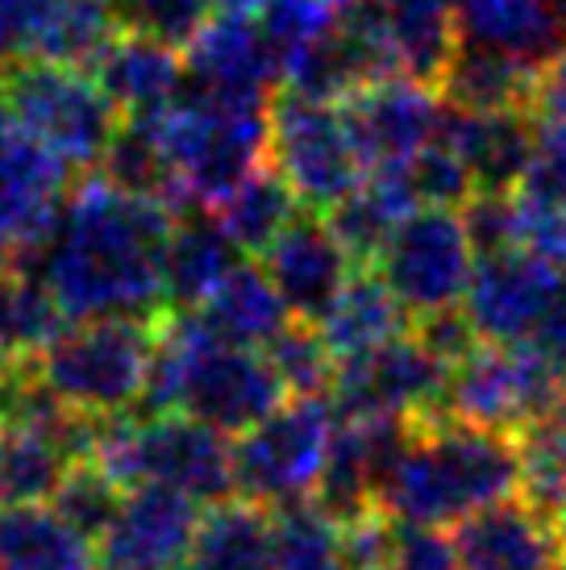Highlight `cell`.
Wrapping results in <instances>:
<instances>
[{"mask_svg": "<svg viewBox=\"0 0 566 570\" xmlns=\"http://www.w3.org/2000/svg\"><path fill=\"white\" fill-rule=\"evenodd\" d=\"M172 171L175 208H217L251 175L267 167L271 109L179 96L172 109L150 117Z\"/></svg>", "mask_w": 566, "mask_h": 570, "instance_id": "5b68a950", "label": "cell"}, {"mask_svg": "<svg viewBox=\"0 0 566 570\" xmlns=\"http://www.w3.org/2000/svg\"><path fill=\"white\" fill-rule=\"evenodd\" d=\"M92 462L121 491L167 488L196 504H221L237 495L234 438L192 421L184 412L113 416L96 425Z\"/></svg>", "mask_w": 566, "mask_h": 570, "instance_id": "277c9868", "label": "cell"}, {"mask_svg": "<svg viewBox=\"0 0 566 570\" xmlns=\"http://www.w3.org/2000/svg\"><path fill=\"white\" fill-rule=\"evenodd\" d=\"M121 33L113 0H47L30 30L26 59L92 71V63Z\"/></svg>", "mask_w": 566, "mask_h": 570, "instance_id": "f546056e", "label": "cell"}, {"mask_svg": "<svg viewBox=\"0 0 566 570\" xmlns=\"http://www.w3.org/2000/svg\"><path fill=\"white\" fill-rule=\"evenodd\" d=\"M367 171H400L438 138L446 100L433 83L383 76L342 105Z\"/></svg>", "mask_w": 566, "mask_h": 570, "instance_id": "2e32d148", "label": "cell"}, {"mask_svg": "<svg viewBox=\"0 0 566 570\" xmlns=\"http://www.w3.org/2000/svg\"><path fill=\"white\" fill-rule=\"evenodd\" d=\"M525 200V196H520ZM529 208V238H525V250H537L546 263L566 275V205L563 208H537L525 200Z\"/></svg>", "mask_w": 566, "mask_h": 570, "instance_id": "b9f144b4", "label": "cell"}, {"mask_svg": "<svg viewBox=\"0 0 566 570\" xmlns=\"http://www.w3.org/2000/svg\"><path fill=\"white\" fill-rule=\"evenodd\" d=\"M342 26L362 38L383 76L438 88L458 42V0H342Z\"/></svg>", "mask_w": 566, "mask_h": 570, "instance_id": "4fadbf2b", "label": "cell"}, {"mask_svg": "<svg viewBox=\"0 0 566 570\" xmlns=\"http://www.w3.org/2000/svg\"><path fill=\"white\" fill-rule=\"evenodd\" d=\"M271 570H354L347 524L330 517L316 500L280 508Z\"/></svg>", "mask_w": 566, "mask_h": 570, "instance_id": "d6a6232c", "label": "cell"}, {"mask_svg": "<svg viewBox=\"0 0 566 570\" xmlns=\"http://www.w3.org/2000/svg\"><path fill=\"white\" fill-rule=\"evenodd\" d=\"M558 529H563V538H566V500H563V508H558Z\"/></svg>", "mask_w": 566, "mask_h": 570, "instance_id": "ee69618b", "label": "cell"}, {"mask_svg": "<svg viewBox=\"0 0 566 570\" xmlns=\"http://www.w3.org/2000/svg\"><path fill=\"white\" fill-rule=\"evenodd\" d=\"M458 570H563L566 538L558 517L534 504L529 495H513L475 512L455 529Z\"/></svg>", "mask_w": 566, "mask_h": 570, "instance_id": "ffe728a7", "label": "cell"}, {"mask_svg": "<svg viewBox=\"0 0 566 570\" xmlns=\"http://www.w3.org/2000/svg\"><path fill=\"white\" fill-rule=\"evenodd\" d=\"M126 500V491L117 488L92 459L88 462H76L67 479L59 483V491L50 495V504L64 512L67 521L76 524L79 533H88V538H105L109 533L113 517H117V508Z\"/></svg>", "mask_w": 566, "mask_h": 570, "instance_id": "74e56055", "label": "cell"}, {"mask_svg": "<svg viewBox=\"0 0 566 570\" xmlns=\"http://www.w3.org/2000/svg\"><path fill=\"white\" fill-rule=\"evenodd\" d=\"M300 208L304 205L296 200V191L287 188L271 167H263V171L251 175L237 191H230L213 213L225 225V234L237 242V250L267 254L271 242L296 222Z\"/></svg>", "mask_w": 566, "mask_h": 570, "instance_id": "1f68e13d", "label": "cell"}, {"mask_svg": "<svg viewBox=\"0 0 566 570\" xmlns=\"http://www.w3.org/2000/svg\"><path fill=\"white\" fill-rule=\"evenodd\" d=\"M563 570H566V562H563Z\"/></svg>", "mask_w": 566, "mask_h": 570, "instance_id": "bcb514c9", "label": "cell"}, {"mask_svg": "<svg viewBox=\"0 0 566 570\" xmlns=\"http://www.w3.org/2000/svg\"><path fill=\"white\" fill-rule=\"evenodd\" d=\"M155 346L158 333L146 321H79L33 358V371L71 412L113 421L146 404Z\"/></svg>", "mask_w": 566, "mask_h": 570, "instance_id": "8992f818", "label": "cell"}, {"mask_svg": "<svg viewBox=\"0 0 566 570\" xmlns=\"http://www.w3.org/2000/svg\"><path fill=\"white\" fill-rule=\"evenodd\" d=\"M287 400L267 350L230 346L192 317L175 313L158 330L155 371L146 387L150 412H184L225 438H242Z\"/></svg>", "mask_w": 566, "mask_h": 570, "instance_id": "3957f363", "label": "cell"}, {"mask_svg": "<svg viewBox=\"0 0 566 570\" xmlns=\"http://www.w3.org/2000/svg\"><path fill=\"white\" fill-rule=\"evenodd\" d=\"M338 409L325 396H287L234 442L237 495L263 508H292L316 500L330 466Z\"/></svg>", "mask_w": 566, "mask_h": 570, "instance_id": "ba28073f", "label": "cell"}, {"mask_svg": "<svg viewBox=\"0 0 566 570\" xmlns=\"http://www.w3.org/2000/svg\"><path fill=\"white\" fill-rule=\"evenodd\" d=\"M566 275L537 250L484 254L475 267L471 292L462 301V317L479 342L491 346H525L537 321L546 317Z\"/></svg>", "mask_w": 566, "mask_h": 570, "instance_id": "5bb4252c", "label": "cell"}, {"mask_svg": "<svg viewBox=\"0 0 566 570\" xmlns=\"http://www.w3.org/2000/svg\"><path fill=\"white\" fill-rule=\"evenodd\" d=\"M520 488L525 462L513 433L433 416L412 425L375 508L404 529H458L475 512L513 500Z\"/></svg>", "mask_w": 566, "mask_h": 570, "instance_id": "7a4b0ae2", "label": "cell"}, {"mask_svg": "<svg viewBox=\"0 0 566 570\" xmlns=\"http://www.w3.org/2000/svg\"><path fill=\"white\" fill-rule=\"evenodd\" d=\"M537 76L541 71L517 63V59H504L496 50L458 42L455 59H450L446 76L438 83V92L450 109H467V112L534 109Z\"/></svg>", "mask_w": 566, "mask_h": 570, "instance_id": "f1b7e54d", "label": "cell"}, {"mask_svg": "<svg viewBox=\"0 0 566 570\" xmlns=\"http://www.w3.org/2000/svg\"><path fill=\"white\" fill-rule=\"evenodd\" d=\"M251 17L258 33L267 38L280 76H287V67L296 63L304 50H313L321 38L338 30L342 0H258Z\"/></svg>", "mask_w": 566, "mask_h": 570, "instance_id": "e575fe53", "label": "cell"}, {"mask_svg": "<svg viewBox=\"0 0 566 570\" xmlns=\"http://www.w3.org/2000/svg\"><path fill=\"white\" fill-rule=\"evenodd\" d=\"M113 13H117L121 33H138L172 50H188L221 9L217 0H113Z\"/></svg>", "mask_w": 566, "mask_h": 570, "instance_id": "8d00e7d4", "label": "cell"}, {"mask_svg": "<svg viewBox=\"0 0 566 570\" xmlns=\"http://www.w3.org/2000/svg\"><path fill=\"white\" fill-rule=\"evenodd\" d=\"M525 462V495L558 517L566 500V380L554 400L517 433Z\"/></svg>", "mask_w": 566, "mask_h": 570, "instance_id": "836d02e7", "label": "cell"}, {"mask_svg": "<svg viewBox=\"0 0 566 570\" xmlns=\"http://www.w3.org/2000/svg\"><path fill=\"white\" fill-rule=\"evenodd\" d=\"M450 366L455 363L421 330H409L388 346L338 366L330 400L338 416H392L424 425L441 416Z\"/></svg>", "mask_w": 566, "mask_h": 570, "instance_id": "8fae6325", "label": "cell"}, {"mask_svg": "<svg viewBox=\"0 0 566 570\" xmlns=\"http://www.w3.org/2000/svg\"><path fill=\"white\" fill-rule=\"evenodd\" d=\"M275 512L251 500H221L205 512L192 541L188 570H271Z\"/></svg>", "mask_w": 566, "mask_h": 570, "instance_id": "4316f807", "label": "cell"}, {"mask_svg": "<svg viewBox=\"0 0 566 570\" xmlns=\"http://www.w3.org/2000/svg\"><path fill=\"white\" fill-rule=\"evenodd\" d=\"M525 350L537 354L558 380H566V284H563V292L554 296L550 308H546V317L537 321V330L529 333Z\"/></svg>", "mask_w": 566, "mask_h": 570, "instance_id": "ab89813d", "label": "cell"}, {"mask_svg": "<svg viewBox=\"0 0 566 570\" xmlns=\"http://www.w3.org/2000/svg\"><path fill=\"white\" fill-rule=\"evenodd\" d=\"M534 117L546 121V126H563L566 129V50L558 59L541 67L537 76V92H534Z\"/></svg>", "mask_w": 566, "mask_h": 570, "instance_id": "7bdbcfd3", "label": "cell"}, {"mask_svg": "<svg viewBox=\"0 0 566 570\" xmlns=\"http://www.w3.org/2000/svg\"><path fill=\"white\" fill-rule=\"evenodd\" d=\"M271 171L313 213H330L367 179L342 105L283 92L271 105Z\"/></svg>", "mask_w": 566, "mask_h": 570, "instance_id": "30bf717a", "label": "cell"}, {"mask_svg": "<svg viewBox=\"0 0 566 570\" xmlns=\"http://www.w3.org/2000/svg\"><path fill=\"white\" fill-rule=\"evenodd\" d=\"M383 570H458L455 541L441 529H404L396 524V541Z\"/></svg>", "mask_w": 566, "mask_h": 570, "instance_id": "f35d334b", "label": "cell"}, {"mask_svg": "<svg viewBox=\"0 0 566 570\" xmlns=\"http://www.w3.org/2000/svg\"><path fill=\"white\" fill-rule=\"evenodd\" d=\"M92 76L121 117H158L184 96L179 50L138 33H117L109 50L92 63Z\"/></svg>", "mask_w": 566, "mask_h": 570, "instance_id": "cb8c5ba5", "label": "cell"}, {"mask_svg": "<svg viewBox=\"0 0 566 570\" xmlns=\"http://www.w3.org/2000/svg\"><path fill=\"white\" fill-rule=\"evenodd\" d=\"M175 213L105 175L84 179L64 200L47 238L17 263L47 284L71 321H163V254Z\"/></svg>", "mask_w": 566, "mask_h": 570, "instance_id": "6da1fadb", "label": "cell"}, {"mask_svg": "<svg viewBox=\"0 0 566 570\" xmlns=\"http://www.w3.org/2000/svg\"><path fill=\"white\" fill-rule=\"evenodd\" d=\"M167 570H188V567H167Z\"/></svg>", "mask_w": 566, "mask_h": 570, "instance_id": "f6af8a7d", "label": "cell"}, {"mask_svg": "<svg viewBox=\"0 0 566 570\" xmlns=\"http://www.w3.org/2000/svg\"><path fill=\"white\" fill-rule=\"evenodd\" d=\"M271 366L280 371L287 396H325L338 380V354L325 346V337L309 321H292L267 346Z\"/></svg>", "mask_w": 566, "mask_h": 570, "instance_id": "d590c367", "label": "cell"}, {"mask_svg": "<svg viewBox=\"0 0 566 570\" xmlns=\"http://www.w3.org/2000/svg\"><path fill=\"white\" fill-rule=\"evenodd\" d=\"M0 570H100V554L55 504H0Z\"/></svg>", "mask_w": 566, "mask_h": 570, "instance_id": "d4e9b609", "label": "cell"}, {"mask_svg": "<svg viewBox=\"0 0 566 570\" xmlns=\"http://www.w3.org/2000/svg\"><path fill=\"white\" fill-rule=\"evenodd\" d=\"M242 267L237 242L225 234L213 208H179L163 254V292L179 313H196Z\"/></svg>", "mask_w": 566, "mask_h": 570, "instance_id": "603a6c76", "label": "cell"}, {"mask_svg": "<svg viewBox=\"0 0 566 570\" xmlns=\"http://www.w3.org/2000/svg\"><path fill=\"white\" fill-rule=\"evenodd\" d=\"M192 317L201 321L213 337L246 350H267L296 321L287 313L280 287L271 284L267 271L251 267V263H242Z\"/></svg>", "mask_w": 566, "mask_h": 570, "instance_id": "484cf974", "label": "cell"}, {"mask_svg": "<svg viewBox=\"0 0 566 570\" xmlns=\"http://www.w3.org/2000/svg\"><path fill=\"white\" fill-rule=\"evenodd\" d=\"M67 313L17 258H0V363H30L64 333Z\"/></svg>", "mask_w": 566, "mask_h": 570, "instance_id": "4dcf8cb0", "label": "cell"}, {"mask_svg": "<svg viewBox=\"0 0 566 570\" xmlns=\"http://www.w3.org/2000/svg\"><path fill=\"white\" fill-rule=\"evenodd\" d=\"M275 80H283L280 63L251 13L221 9L184 50V96L225 105H267V88Z\"/></svg>", "mask_w": 566, "mask_h": 570, "instance_id": "ac0fdd59", "label": "cell"}, {"mask_svg": "<svg viewBox=\"0 0 566 570\" xmlns=\"http://www.w3.org/2000/svg\"><path fill=\"white\" fill-rule=\"evenodd\" d=\"M375 275L417 325L462 313L479 250L458 208H412L375 254Z\"/></svg>", "mask_w": 566, "mask_h": 570, "instance_id": "9c48e42d", "label": "cell"}, {"mask_svg": "<svg viewBox=\"0 0 566 570\" xmlns=\"http://www.w3.org/2000/svg\"><path fill=\"white\" fill-rule=\"evenodd\" d=\"M458 33L541 71L566 50V0H458Z\"/></svg>", "mask_w": 566, "mask_h": 570, "instance_id": "7402d4cb", "label": "cell"}, {"mask_svg": "<svg viewBox=\"0 0 566 570\" xmlns=\"http://www.w3.org/2000/svg\"><path fill=\"white\" fill-rule=\"evenodd\" d=\"M0 96L64 167H100L126 121L84 67L17 59L0 71Z\"/></svg>", "mask_w": 566, "mask_h": 570, "instance_id": "52a82bcc", "label": "cell"}, {"mask_svg": "<svg viewBox=\"0 0 566 570\" xmlns=\"http://www.w3.org/2000/svg\"><path fill=\"white\" fill-rule=\"evenodd\" d=\"M64 188L67 167L0 96V258H21L47 238L67 200Z\"/></svg>", "mask_w": 566, "mask_h": 570, "instance_id": "9a60e30c", "label": "cell"}, {"mask_svg": "<svg viewBox=\"0 0 566 570\" xmlns=\"http://www.w3.org/2000/svg\"><path fill=\"white\" fill-rule=\"evenodd\" d=\"M558 387H563V380L525 346L475 342L450 366L441 416L517 438L520 429L550 404Z\"/></svg>", "mask_w": 566, "mask_h": 570, "instance_id": "7c38bea8", "label": "cell"}, {"mask_svg": "<svg viewBox=\"0 0 566 570\" xmlns=\"http://www.w3.org/2000/svg\"><path fill=\"white\" fill-rule=\"evenodd\" d=\"M263 271L271 275V284L280 287L287 313L309 325L325 317L333 301L359 275L354 254L338 238L330 217L313 213V208H300L296 222L271 242V250L263 254Z\"/></svg>", "mask_w": 566, "mask_h": 570, "instance_id": "e0dca14e", "label": "cell"}, {"mask_svg": "<svg viewBox=\"0 0 566 570\" xmlns=\"http://www.w3.org/2000/svg\"><path fill=\"white\" fill-rule=\"evenodd\" d=\"M441 134L467 163V171L475 179V196H513V191H520L537 142L534 109L467 112L446 105Z\"/></svg>", "mask_w": 566, "mask_h": 570, "instance_id": "44dd1931", "label": "cell"}, {"mask_svg": "<svg viewBox=\"0 0 566 570\" xmlns=\"http://www.w3.org/2000/svg\"><path fill=\"white\" fill-rule=\"evenodd\" d=\"M47 0H0V71L17 59H26L30 30Z\"/></svg>", "mask_w": 566, "mask_h": 570, "instance_id": "60d3db41", "label": "cell"}, {"mask_svg": "<svg viewBox=\"0 0 566 570\" xmlns=\"http://www.w3.org/2000/svg\"><path fill=\"white\" fill-rule=\"evenodd\" d=\"M201 504L167 488H134L100 538V570H167L188 567L201 529Z\"/></svg>", "mask_w": 566, "mask_h": 570, "instance_id": "d6986e66", "label": "cell"}, {"mask_svg": "<svg viewBox=\"0 0 566 570\" xmlns=\"http://www.w3.org/2000/svg\"><path fill=\"white\" fill-rule=\"evenodd\" d=\"M409 313L400 308L392 292L383 287L375 271L371 275H354L347 284V292L333 301V308L316 321V330L325 337V346L338 354V363L371 354V350L388 346L392 337L409 333Z\"/></svg>", "mask_w": 566, "mask_h": 570, "instance_id": "83f0119b", "label": "cell"}]
</instances>
